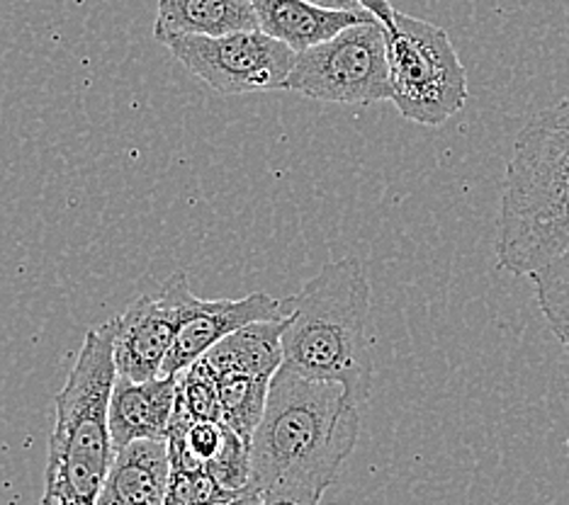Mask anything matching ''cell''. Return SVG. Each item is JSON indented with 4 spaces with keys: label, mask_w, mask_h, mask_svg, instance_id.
<instances>
[{
    "label": "cell",
    "mask_w": 569,
    "mask_h": 505,
    "mask_svg": "<svg viewBox=\"0 0 569 505\" xmlns=\"http://www.w3.org/2000/svg\"><path fill=\"white\" fill-rule=\"evenodd\" d=\"M360 435L358 404L343 386L309 380L282 362L251 440V488L327 494Z\"/></svg>",
    "instance_id": "1"
},
{
    "label": "cell",
    "mask_w": 569,
    "mask_h": 505,
    "mask_svg": "<svg viewBox=\"0 0 569 505\" xmlns=\"http://www.w3.org/2000/svg\"><path fill=\"white\" fill-rule=\"evenodd\" d=\"M569 249V98L516 134L497 216V267L516 277Z\"/></svg>",
    "instance_id": "2"
},
{
    "label": "cell",
    "mask_w": 569,
    "mask_h": 505,
    "mask_svg": "<svg viewBox=\"0 0 569 505\" xmlns=\"http://www.w3.org/2000/svg\"><path fill=\"white\" fill-rule=\"evenodd\" d=\"M282 321L284 365L309 380L343 386L353 404L372 388L370 282L358 257L321 267L288 302Z\"/></svg>",
    "instance_id": "3"
},
{
    "label": "cell",
    "mask_w": 569,
    "mask_h": 505,
    "mask_svg": "<svg viewBox=\"0 0 569 505\" xmlns=\"http://www.w3.org/2000/svg\"><path fill=\"white\" fill-rule=\"evenodd\" d=\"M114 380L118 367L110 321L86 333L69 380L54 398L57 421L49 437L40 505H98L118 455L108 421Z\"/></svg>",
    "instance_id": "4"
},
{
    "label": "cell",
    "mask_w": 569,
    "mask_h": 505,
    "mask_svg": "<svg viewBox=\"0 0 569 505\" xmlns=\"http://www.w3.org/2000/svg\"><path fill=\"white\" fill-rule=\"evenodd\" d=\"M387 34L392 102L399 114L423 127H441L470 98L468 71L443 28L395 12Z\"/></svg>",
    "instance_id": "5"
},
{
    "label": "cell",
    "mask_w": 569,
    "mask_h": 505,
    "mask_svg": "<svg viewBox=\"0 0 569 505\" xmlns=\"http://www.w3.org/2000/svg\"><path fill=\"white\" fill-rule=\"evenodd\" d=\"M284 90L339 105L392 100L387 34L380 20H366L297 54Z\"/></svg>",
    "instance_id": "6"
},
{
    "label": "cell",
    "mask_w": 569,
    "mask_h": 505,
    "mask_svg": "<svg viewBox=\"0 0 569 505\" xmlns=\"http://www.w3.org/2000/svg\"><path fill=\"white\" fill-rule=\"evenodd\" d=\"M161 44L219 95L284 90V81L297 61L295 49L263 30H243L222 37H168Z\"/></svg>",
    "instance_id": "7"
},
{
    "label": "cell",
    "mask_w": 569,
    "mask_h": 505,
    "mask_svg": "<svg viewBox=\"0 0 569 505\" xmlns=\"http://www.w3.org/2000/svg\"><path fill=\"white\" fill-rule=\"evenodd\" d=\"M196 300L186 272H176L161 287L141 294L112 321L114 329V367L120 377L147 382L161 377L163 362L188 306Z\"/></svg>",
    "instance_id": "8"
},
{
    "label": "cell",
    "mask_w": 569,
    "mask_h": 505,
    "mask_svg": "<svg viewBox=\"0 0 569 505\" xmlns=\"http://www.w3.org/2000/svg\"><path fill=\"white\" fill-rule=\"evenodd\" d=\"M284 302L276 300L266 292H253L243 300H192L183 321H180L178 335L173 341L171 353H168L161 374L163 377H176L188 370L192 362H198L207 350H212L227 335L249 326L253 321L284 319L288 311H282Z\"/></svg>",
    "instance_id": "9"
},
{
    "label": "cell",
    "mask_w": 569,
    "mask_h": 505,
    "mask_svg": "<svg viewBox=\"0 0 569 505\" xmlns=\"http://www.w3.org/2000/svg\"><path fill=\"white\" fill-rule=\"evenodd\" d=\"M178 377H153L134 382L120 377L110 394V435L114 450H122L134 440L166 437L176 411Z\"/></svg>",
    "instance_id": "10"
},
{
    "label": "cell",
    "mask_w": 569,
    "mask_h": 505,
    "mask_svg": "<svg viewBox=\"0 0 569 505\" xmlns=\"http://www.w3.org/2000/svg\"><path fill=\"white\" fill-rule=\"evenodd\" d=\"M171 455L166 437L134 440L118 450L98 505H166Z\"/></svg>",
    "instance_id": "11"
},
{
    "label": "cell",
    "mask_w": 569,
    "mask_h": 505,
    "mask_svg": "<svg viewBox=\"0 0 569 505\" xmlns=\"http://www.w3.org/2000/svg\"><path fill=\"white\" fill-rule=\"evenodd\" d=\"M251 3L258 16V28L295 49L297 54L327 42L351 24L372 20L368 10H329L309 0H251Z\"/></svg>",
    "instance_id": "12"
},
{
    "label": "cell",
    "mask_w": 569,
    "mask_h": 505,
    "mask_svg": "<svg viewBox=\"0 0 569 505\" xmlns=\"http://www.w3.org/2000/svg\"><path fill=\"white\" fill-rule=\"evenodd\" d=\"M258 28L251 0H159L153 37H222Z\"/></svg>",
    "instance_id": "13"
},
{
    "label": "cell",
    "mask_w": 569,
    "mask_h": 505,
    "mask_svg": "<svg viewBox=\"0 0 569 505\" xmlns=\"http://www.w3.org/2000/svg\"><path fill=\"white\" fill-rule=\"evenodd\" d=\"M282 321L284 319L253 321L207 350L200 360L214 372H243L273 380L284 362Z\"/></svg>",
    "instance_id": "14"
},
{
    "label": "cell",
    "mask_w": 569,
    "mask_h": 505,
    "mask_svg": "<svg viewBox=\"0 0 569 505\" xmlns=\"http://www.w3.org/2000/svg\"><path fill=\"white\" fill-rule=\"evenodd\" d=\"M214 374L219 386V404H222V423L251 443L256 427L266 413L270 377L243 372Z\"/></svg>",
    "instance_id": "15"
},
{
    "label": "cell",
    "mask_w": 569,
    "mask_h": 505,
    "mask_svg": "<svg viewBox=\"0 0 569 505\" xmlns=\"http://www.w3.org/2000/svg\"><path fill=\"white\" fill-rule=\"evenodd\" d=\"M528 277L533 282L542 319L569 357V249L530 272Z\"/></svg>",
    "instance_id": "16"
},
{
    "label": "cell",
    "mask_w": 569,
    "mask_h": 505,
    "mask_svg": "<svg viewBox=\"0 0 569 505\" xmlns=\"http://www.w3.org/2000/svg\"><path fill=\"white\" fill-rule=\"evenodd\" d=\"M178 377L176 411L190 421H222V404H219L217 374L202 360L192 362Z\"/></svg>",
    "instance_id": "17"
},
{
    "label": "cell",
    "mask_w": 569,
    "mask_h": 505,
    "mask_svg": "<svg viewBox=\"0 0 569 505\" xmlns=\"http://www.w3.org/2000/svg\"><path fill=\"white\" fill-rule=\"evenodd\" d=\"M249 494H237L222 486L210 469H171V484H168L166 505H222Z\"/></svg>",
    "instance_id": "18"
},
{
    "label": "cell",
    "mask_w": 569,
    "mask_h": 505,
    "mask_svg": "<svg viewBox=\"0 0 569 505\" xmlns=\"http://www.w3.org/2000/svg\"><path fill=\"white\" fill-rule=\"evenodd\" d=\"M321 496L317 491H270L261 494L258 505H319Z\"/></svg>",
    "instance_id": "19"
},
{
    "label": "cell",
    "mask_w": 569,
    "mask_h": 505,
    "mask_svg": "<svg viewBox=\"0 0 569 505\" xmlns=\"http://www.w3.org/2000/svg\"><path fill=\"white\" fill-rule=\"evenodd\" d=\"M360 8L368 10L372 18H378L385 28H390L392 20H395V8L390 6V0H358Z\"/></svg>",
    "instance_id": "20"
},
{
    "label": "cell",
    "mask_w": 569,
    "mask_h": 505,
    "mask_svg": "<svg viewBox=\"0 0 569 505\" xmlns=\"http://www.w3.org/2000/svg\"><path fill=\"white\" fill-rule=\"evenodd\" d=\"M319 8H329V10H363L358 0H309Z\"/></svg>",
    "instance_id": "21"
},
{
    "label": "cell",
    "mask_w": 569,
    "mask_h": 505,
    "mask_svg": "<svg viewBox=\"0 0 569 505\" xmlns=\"http://www.w3.org/2000/svg\"><path fill=\"white\" fill-rule=\"evenodd\" d=\"M258 501H261V496L249 494V496L237 498V501H231V503H222V505H258Z\"/></svg>",
    "instance_id": "22"
}]
</instances>
